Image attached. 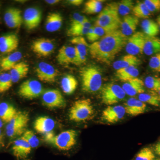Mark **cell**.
Instances as JSON below:
<instances>
[{
    "label": "cell",
    "instance_id": "5bb4252c",
    "mask_svg": "<svg viewBox=\"0 0 160 160\" xmlns=\"http://www.w3.org/2000/svg\"><path fill=\"white\" fill-rule=\"evenodd\" d=\"M70 42L74 45L76 52L75 65L80 66L85 63L87 60L89 45L82 37L72 38L70 40Z\"/></svg>",
    "mask_w": 160,
    "mask_h": 160
},
{
    "label": "cell",
    "instance_id": "b9f144b4",
    "mask_svg": "<svg viewBox=\"0 0 160 160\" xmlns=\"http://www.w3.org/2000/svg\"><path fill=\"white\" fill-rule=\"evenodd\" d=\"M155 157L150 148L145 147L141 149L136 157L135 160H154Z\"/></svg>",
    "mask_w": 160,
    "mask_h": 160
},
{
    "label": "cell",
    "instance_id": "7bdbcfd3",
    "mask_svg": "<svg viewBox=\"0 0 160 160\" xmlns=\"http://www.w3.org/2000/svg\"><path fill=\"white\" fill-rule=\"evenodd\" d=\"M149 65L153 71L160 72V52L156 54L150 59Z\"/></svg>",
    "mask_w": 160,
    "mask_h": 160
},
{
    "label": "cell",
    "instance_id": "4fadbf2b",
    "mask_svg": "<svg viewBox=\"0 0 160 160\" xmlns=\"http://www.w3.org/2000/svg\"><path fill=\"white\" fill-rule=\"evenodd\" d=\"M42 18V11L36 7L27 8L23 16V22L28 30H32L37 28L41 23Z\"/></svg>",
    "mask_w": 160,
    "mask_h": 160
},
{
    "label": "cell",
    "instance_id": "6da1fadb",
    "mask_svg": "<svg viewBox=\"0 0 160 160\" xmlns=\"http://www.w3.org/2000/svg\"><path fill=\"white\" fill-rule=\"evenodd\" d=\"M128 38L119 29L111 32L89 45V53L98 62L110 64L126 46Z\"/></svg>",
    "mask_w": 160,
    "mask_h": 160
},
{
    "label": "cell",
    "instance_id": "3957f363",
    "mask_svg": "<svg viewBox=\"0 0 160 160\" xmlns=\"http://www.w3.org/2000/svg\"><path fill=\"white\" fill-rule=\"evenodd\" d=\"M83 91L89 93L98 91L102 86V75L97 66H89L83 67L80 71Z\"/></svg>",
    "mask_w": 160,
    "mask_h": 160
},
{
    "label": "cell",
    "instance_id": "2e32d148",
    "mask_svg": "<svg viewBox=\"0 0 160 160\" xmlns=\"http://www.w3.org/2000/svg\"><path fill=\"white\" fill-rule=\"evenodd\" d=\"M19 40L15 33H9L0 37V52L8 53L16 50L18 47Z\"/></svg>",
    "mask_w": 160,
    "mask_h": 160
},
{
    "label": "cell",
    "instance_id": "7402d4cb",
    "mask_svg": "<svg viewBox=\"0 0 160 160\" xmlns=\"http://www.w3.org/2000/svg\"><path fill=\"white\" fill-rule=\"evenodd\" d=\"M139 24L138 18L133 15H127L124 18L121 22V31L126 37L131 36L135 33Z\"/></svg>",
    "mask_w": 160,
    "mask_h": 160
},
{
    "label": "cell",
    "instance_id": "681fc988",
    "mask_svg": "<svg viewBox=\"0 0 160 160\" xmlns=\"http://www.w3.org/2000/svg\"><path fill=\"white\" fill-rule=\"evenodd\" d=\"M60 2L59 0H46L45 2L47 4L49 5H55V4H58Z\"/></svg>",
    "mask_w": 160,
    "mask_h": 160
},
{
    "label": "cell",
    "instance_id": "836d02e7",
    "mask_svg": "<svg viewBox=\"0 0 160 160\" xmlns=\"http://www.w3.org/2000/svg\"><path fill=\"white\" fill-rule=\"evenodd\" d=\"M103 1L100 0H89L85 4L83 12L87 14H93L98 13L102 9Z\"/></svg>",
    "mask_w": 160,
    "mask_h": 160
},
{
    "label": "cell",
    "instance_id": "bcb514c9",
    "mask_svg": "<svg viewBox=\"0 0 160 160\" xmlns=\"http://www.w3.org/2000/svg\"><path fill=\"white\" fill-rule=\"evenodd\" d=\"M23 22V17L22 16L17 18L10 21L9 22L6 23V26L11 29H16L19 28Z\"/></svg>",
    "mask_w": 160,
    "mask_h": 160
},
{
    "label": "cell",
    "instance_id": "f5cc1de1",
    "mask_svg": "<svg viewBox=\"0 0 160 160\" xmlns=\"http://www.w3.org/2000/svg\"><path fill=\"white\" fill-rule=\"evenodd\" d=\"M3 123H4V122H3L2 120V119L0 118V129L3 127Z\"/></svg>",
    "mask_w": 160,
    "mask_h": 160
},
{
    "label": "cell",
    "instance_id": "ac0fdd59",
    "mask_svg": "<svg viewBox=\"0 0 160 160\" xmlns=\"http://www.w3.org/2000/svg\"><path fill=\"white\" fill-rule=\"evenodd\" d=\"M55 123L54 120L46 116L39 117L35 121L34 128L38 133L45 136L53 132Z\"/></svg>",
    "mask_w": 160,
    "mask_h": 160
},
{
    "label": "cell",
    "instance_id": "484cf974",
    "mask_svg": "<svg viewBox=\"0 0 160 160\" xmlns=\"http://www.w3.org/2000/svg\"><path fill=\"white\" fill-rule=\"evenodd\" d=\"M22 57V52L16 51L4 58L0 63L1 70L3 71H10L17 63L20 62Z\"/></svg>",
    "mask_w": 160,
    "mask_h": 160
},
{
    "label": "cell",
    "instance_id": "f6af8a7d",
    "mask_svg": "<svg viewBox=\"0 0 160 160\" xmlns=\"http://www.w3.org/2000/svg\"><path fill=\"white\" fill-rule=\"evenodd\" d=\"M89 21L86 17L81 15L79 13H75L72 15L70 23V26H75L80 23Z\"/></svg>",
    "mask_w": 160,
    "mask_h": 160
},
{
    "label": "cell",
    "instance_id": "e0dca14e",
    "mask_svg": "<svg viewBox=\"0 0 160 160\" xmlns=\"http://www.w3.org/2000/svg\"><path fill=\"white\" fill-rule=\"evenodd\" d=\"M57 60L60 65L70 64L75 65L76 52L75 49L72 46H64L61 47L58 52Z\"/></svg>",
    "mask_w": 160,
    "mask_h": 160
},
{
    "label": "cell",
    "instance_id": "277c9868",
    "mask_svg": "<svg viewBox=\"0 0 160 160\" xmlns=\"http://www.w3.org/2000/svg\"><path fill=\"white\" fill-rule=\"evenodd\" d=\"M77 138L76 131L72 129L66 130L55 135L52 132L44 136V140L61 150H69L76 145Z\"/></svg>",
    "mask_w": 160,
    "mask_h": 160
},
{
    "label": "cell",
    "instance_id": "f546056e",
    "mask_svg": "<svg viewBox=\"0 0 160 160\" xmlns=\"http://www.w3.org/2000/svg\"><path fill=\"white\" fill-rule=\"evenodd\" d=\"M15 108L9 103H0V118L4 122L8 123L17 113Z\"/></svg>",
    "mask_w": 160,
    "mask_h": 160
},
{
    "label": "cell",
    "instance_id": "ba28073f",
    "mask_svg": "<svg viewBox=\"0 0 160 160\" xmlns=\"http://www.w3.org/2000/svg\"><path fill=\"white\" fill-rule=\"evenodd\" d=\"M44 92L42 86L39 82L31 79L26 80L21 84L18 93L21 97L32 100L38 98Z\"/></svg>",
    "mask_w": 160,
    "mask_h": 160
},
{
    "label": "cell",
    "instance_id": "9a60e30c",
    "mask_svg": "<svg viewBox=\"0 0 160 160\" xmlns=\"http://www.w3.org/2000/svg\"><path fill=\"white\" fill-rule=\"evenodd\" d=\"M126 113L122 106H108L102 112V119L106 122L114 124L122 119Z\"/></svg>",
    "mask_w": 160,
    "mask_h": 160
},
{
    "label": "cell",
    "instance_id": "1f68e13d",
    "mask_svg": "<svg viewBox=\"0 0 160 160\" xmlns=\"http://www.w3.org/2000/svg\"><path fill=\"white\" fill-rule=\"evenodd\" d=\"M141 27L144 34L149 37H156L159 32V28L157 23L151 19H146L141 23Z\"/></svg>",
    "mask_w": 160,
    "mask_h": 160
},
{
    "label": "cell",
    "instance_id": "d6a6232c",
    "mask_svg": "<svg viewBox=\"0 0 160 160\" xmlns=\"http://www.w3.org/2000/svg\"><path fill=\"white\" fill-rule=\"evenodd\" d=\"M110 32H111L104 29L102 27L94 26L93 27L89 28L86 36L89 42L93 43L98 41L101 38Z\"/></svg>",
    "mask_w": 160,
    "mask_h": 160
},
{
    "label": "cell",
    "instance_id": "ee69618b",
    "mask_svg": "<svg viewBox=\"0 0 160 160\" xmlns=\"http://www.w3.org/2000/svg\"><path fill=\"white\" fill-rule=\"evenodd\" d=\"M144 3L150 12L160 10V0H145Z\"/></svg>",
    "mask_w": 160,
    "mask_h": 160
},
{
    "label": "cell",
    "instance_id": "8fae6325",
    "mask_svg": "<svg viewBox=\"0 0 160 160\" xmlns=\"http://www.w3.org/2000/svg\"><path fill=\"white\" fill-rule=\"evenodd\" d=\"M146 35L141 32H137L128 38L126 50L128 54L137 55L143 52Z\"/></svg>",
    "mask_w": 160,
    "mask_h": 160
},
{
    "label": "cell",
    "instance_id": "7dc6e473",
    "mask_svg": "<svg viewBox=\"0 0 160 160\" xmlns=\"http://www.w3.org/2000/svg\"><path fill=\"white\" fill-rule=\"evenodd\" d=\"M83 2V0H70L68 1V2L70 5L74 6H80V5L82 4Z\"/></svg>",
    "mask_w": 160,
    "mask_h": 160
},
{
    "label": "cell",
    "instance_id": "d590c367",
    "mask_svg": "<svg viewBox=\"0 0 160 160\" xmlns=\"http://www.w3.org/2000/svg\"><path fill=\"white\" fill-rule=\"evenodd\" d=\"M117 3L118 14L122 16L129 15L134 6V2L131 0H123Z\"/></svg>",
    "mask_w": 160,
    "mask_h": 160
},
{
    "label": "cell",
    "instance_id": "9c48e42d",
    "mask_svg": "<svg viewBox=\"0 0 160 160\" xmlns=\"http://www.w3.org/2000/svg\"><path fill=\"white\" fill-rule=\"evenodd\" d=\"M43 105L49 109L62 108L66 106V101L62 92L56 89L46 90L42 94Z\"/></svg>",
    "mask_w": 160,
    "mask_h": 160
},
{
    "label": "cell",
    "instance_id": "f1b7e54d",
    "mask_svg": "<svg viewBox=\"0 0 160 160\" xmlns=\"http://www.w3.org/2000/svg\"><path fill=\"white\" fill-rule=\"evenodd\" d=\"M91 24L89 21L80 23L75 26H70L67 31V34L69 36L78 37L86 35L89 28H91Z\"/></svg>",
    "mask_w": 160,
    "mask_h": 160
},
{
    "label": "cell",
    "instance_id": "c3c4849f",
    "mask_svg": "<svg viewBox=\"0 0 160 160\" xmlns=\"http://www.w3.org/2000/svg\"><path fill=\"white\" fill-rule=\"evenodd\" d=\"M154 149L155 153L160 156V142L157 143L155 146Z\"/></svg>",
    "mask_w": 160,
    "mask_h": 160
},
{
    "label": "cell",
    "instance_id": "52a82bcc",
    "mask_svg": "<svg viewBox=\"0 0 160 160\" xmlns=\"http://www.w3.org/2000/svg\"><path fill=\"white\" fill-rule=\"evenodd\" d=\"M126 94L122 88L115 84L106 85L101 91L102 102L107 106H111L122 101Z\"/></svg>",
    "mask_w": 160,
    "mask_h": 160
},
{
    "label": "cell",
    "instance_id": "4dcf8cb0",
    "mask_svg": "<svg viewBox=\"0 0 160 160\" xmlns=\"http://www.w3.org/2000/svg\"><path fill=\"white\" fill-rule=\"evenodd\" d=\"M61 85L63 92L69 95L72 94L75 91L77 88L78 82L73 76L67 75L62 79Z\"/></svg>",
    "mask_w": 160,
    "mask_h": 160
},
{
    "label": "cell",
    "instance_id": "f907efd6",
    "mask_svg": "<svg viewBox=\"0 0 160 160\" xmlns=\"http://www.w3.org/2000/svg\"><path fill=\"white\" fill-rule=\"evenodd\" d=\"M3 143V135L0 129V146L2 145Z\"/></svg>",
    "mask_w": 160,
    "mask_h": 160
},
{
    "label": "cell",
    "instance_id": "603a6c76",
    "mask_svg": "<svg viewBox=\"0 0 160 160\" xmlns=\"http://www.w3.org/2000/svg\"><path fill=\"white\" fill-rule=\"evenodd\" d=\"M63 23V18L58 12L49 13L46 19L45 28L49 32H55L61 29Z\"/></svg>",
    "mask_w": 160,
    "mask_h": 160
},
{
    "label": "cell",
    "instance_id": "f35d334b",
    "mask_svg": "<svg viewBox=\"0 0 160 160\" xmlns=\"http://www.w3.org/2000/svg\"><path fill=\"white\" fill-rule=\"evenodd\" d=\"M21 138L26 141L32 148H36L39 144V141L34 132L32 130H26Z\"/></svg>",
    "mask_w": 160,
    "mask_h": 160
},
{
    "label": "cell",
    "instance_id": "ffe728a7",
    "mask_svg": "<svg viewBox=\"0 0 160 160\" xmlns=\"http://www.w3.org/2000/svg\"><path fill=\"white\" fill-rule=\"evenodd\" d=\"M31 149L29 144L21 138L14 141L12 147L13 154L19 160L26 159L30 154Z\"/></svg>",
    "mask_w": 160,
    "mask_h": 160
},
{
    "label": "cell",
    "instance_id": "e575fe53",
    "mask_svg": "<svg viewBox=\"0 0 160 160\" xmlns=\"http://www.w3.org/2000/svg\"><path fill=\"white\" fill-rule=\"evenodd\" d=\"M133 16L138 18L148 19L151 15L144 2H138L132 10Z\"/></svg>",
    "mask_w": 160,
    "mask_h": 160
},
{
    "label": "cell",
    "instance_id": "83f0119b",
    "mask_svg": "<svg viewBox=\"0 0 160 160\" xmlns=\"http://www.w3.org/2000/svg\"><path fill=\"white\" fill-rule=\"evenodd\" d=\"M139 72L137 66H130L118 69L116 72V76L123 82H127L137 78Z\"/></svg>",
    "mask_w": 160,
    "mask_h": 160
},
{
    "label": "cell",
    "instance_id": "7a4b0ae2",
    "mask_svg": "<svg viewBox=\"0 0 160 160\" xmlns=\"http://www.w3.org/2000/svg\"><path fill=\"white\" fill-rule=\"evenodd\" d=\"M121 22L118 11V3L112 2L108 4L100 12L95 26L112 32L118 30Z\"/></svg>",
    "mask_w": 160,
    "mask_h": 160
},
{
    "label": "cell",
    "instance_id": "5b68a950",
    "mask_svg": "<svg viewBox=\"0 0 160 160\" xmlns=\"http://www.w3.org/2000/svg\"><path fill=\"white\" fill-rule=\"evenodd\" d=\"M94 113L91 101L89 99L75 102L69 109V119L75 122H82L89 119Z\"/></svg>",
    "mask_w": 160,
    "mask_h": 160
},
{
    "label": "cell",
    "instance_id": "30bf717a",
    "mask_svg": "<svg viewBox=\"0 0 160 160\" xmlns=\"http://www.w3.org/2000/svg\"><path fill=\"white\" fill-rule=\"evenodd\" d=\"M38 78L45 83H53L58 75L59 72L52 65L46 62H41L35 69Z\"/></svg>",
    "mask_w": 160,
    "mask_h": 160
},
{
    "label": "cell",
    "instance_id": "8992f818",
    "mask_svg": "<svg viewBox=\"0 0 160 160\" xmlns=\"http://www.w3.org/2000/svg\"><path fill=\"white\" fill-rule=\"evenodd\" d=\"M29 121L28 112L18 111L6 127V133L8 137L12 138L22 136L26 130Z\"/></svg>",
    "mask_w": 160,
    "mask_h": 160
},
{
    "label": "cell",
    "instance_id": "cb8c5ba5",
    "mask_svg": "<svg viewBox=\"0 0 160 160\" xmlns=\"http://www.w3.org/2000/svg\"><path fill=\"white\" fill-rule=\"evenodd\" d=\"M142 63L141 60L136 56L127 54L122 57L119 60L115 61L112 64V66L117 70L127 68L130 66H139Z\"/></svg>",
    "mask_w": 160,
    "mask_h": 160
},
{
    "label": "cell",
    "instance_id": "9f6ffc18",
    "mask_svg": "<svg viewBox=\"0 0 160 160\" xmlns=\"http://www.w3.org/2000/svg\"><path fill=\"white\" fill-rule=\"evenodd\" d=\"M1 3H0V9H1Z\"/></svg>",
    "mask_w": 160,
    "mask_h": 160
},
{
    "label": "cell",
    "instance_id": "7c38bea8",
    "mask_svg": "<svg viewBox=\"0 0 160 160\" xmlns=\"http://www.w3.org/2000/svg\"><path fill=\"white\" fill-rule=\"evenodd\" d=\"M54 44L49 39L41 38L34 40L31 45V49L35 54L39 57H46L54 51Z\"/></svg>",
    "mask_w": 160,
    "mask_h": 160
},
{
    "label": "cell",
    "instance_id": "4316f807",
    "mask_svg": "<svg viewBox=\"0 0 160 160\" xmlns=\"http://www.w3.org/2000/svg\"><path fill=\"white\" fill-rule=\"evenodd\" d=\"M143 52L148 56L160 53V38L146 35Z\"/></svg>",
    "mask_w": 160,
    "mask_h": 160
},
{
    "label": "cell",
    "instance_id": "d6986e66",
    "mask_svg": "<svg viewBox=\"0 0 160 160\" xmlns=\"http://www.w3.org/2000/svg\"><path fill=\"white\" fill-rule=\"evenodd\" d=\"M122 88L126 95L130 97H134L137 95L144 93L145 92L144 82L138 78L125 82Z\"/></svg>",
    "mask_w": 160,
    "mask_h": 160
},
{
    "label": "cell",
    "instance_id": "44dd1931",
    "mask_svg": "<svg viewBox=\"0 0 160 160\" xmlns=\"http://www.w3.org/2000/svg\"><path fill=\"white\" fill-rule=\"evenodd\" d=\"M124 108L126 113L132 116H137L145 112L146 105L139 100L131 98L126 101Z\"/></svg>",
    "mask_w": 160,
    "mask_h": 160
},
{
    "label": "cell",
    "instance_id": "ab89813d",
    "mask_svg": "<svg viewBox=\"0 0 160 160\" xmlns=\"http://www.w3.org/2000/svg\"><path fill=\"white\" fill-rule=\"evenodd\" d=\"M138 98V100L143 102V103H148L149 105L154 106H160V102L159 101L158 96L154 95L144 92L139 94Z\"/></svg>",
    "mask_w": 160,
    "mask_h": 160
},
{
    "label": "cell",
    "instance_id": "816d5d0a",
    "mask_svg": "<svg viewBox=\"0 0 160 160\" xmlns=\"http://www.w3.org/2000/svg\"><path fill=\"white\" fill-rule=\"evenodd\" d=\"M157 23L160 30V15L157 18Z\"/></svg>",
    "mask_w": 160,
    "mask_h": 160
},
{
    "label": "cell",
    "instance_id": "11a10c76",
    "mask_svg": "<svg viewBox=\"0 0 160 160\" xmlns=\"http://www.w3.org/2000/svg\"><path fill=\"white\" fill-rule=\"evenodd\" d=\"M154 160H160V159H154Z\"/></svg>",
    "mask_w": 160,
    "mask_h": 160
},
{
    "label": "cell",
    "instance_id": "d4e9b609",
    "mask_svg": "<svg viewBox=\"0 0 160 160\" xmlns=\"http://www.w3.org/2000/svg\"><path fill=\"white\" fill-rule=\"evenodd\" d=\"M29 71V66L24 62H19L10 71L13 83H17L26 77Z\"/></svg>",
    "mask_w": 160,
    "mask_h": 160
},
{
    "label": "cell",
    "instance_id": "74e56055",
    "mask_svg": "<svg viewBox=\"0 0 160 160\" xmlns=\"http://www.w3.org/2000/svg\"><path fill=\"white\" fill-rule=\"evenodd\" d=\"M145 86L152 91L158 92L160 90V78L148 76L144 81Z\"/></svg>",
    "mask_w": 160,
    "mask_h": 160
},
{
    "label": "cell",
    "instance_id": "60d3db41",
    "mask_svg": "<svg viewBox=\"0 0 160 160\" xmlns=\"http://www.w3.org/2000/svg\"><path fill=\"white\" fill-rule=\"evenodd\" d=\"M21 16H22V11L19 9L12 7L7 9L5 12L4 20L5 23H6Z\"/></svg>",
    "mask_w": 160,
    "mask_h": 160
},
{
    "label": "cell",
    "instance_id": "8d00e7d4",
    "mask_svg": "<svg viewBox=\"0 0 160 160\" xmlns=\"http://www.w3.org/2000/svg\"><path fill=\"white\" fill-rule=\"evenodd\" d=\"M11 76L9 73H3L0 75V93L9 90L13 84Z\"/></svg>",
    "mask_w": 160,
    "mask_h": 160
},
{
    "label": "cell",
    "instance_id": "db71d44e",
    "mask_svg": "<svg viewBox=\"0 0 160 160\" xmlns=\"http://www.w3.org/2000/svg\"><path fill=\"white\" fill-rule=\"evenodd\" d=\"M158 97L160 102V90L158 92Z\"/></svg>",
    "mask_w": 160,
    "mask_h": 160
}]
</instances>
